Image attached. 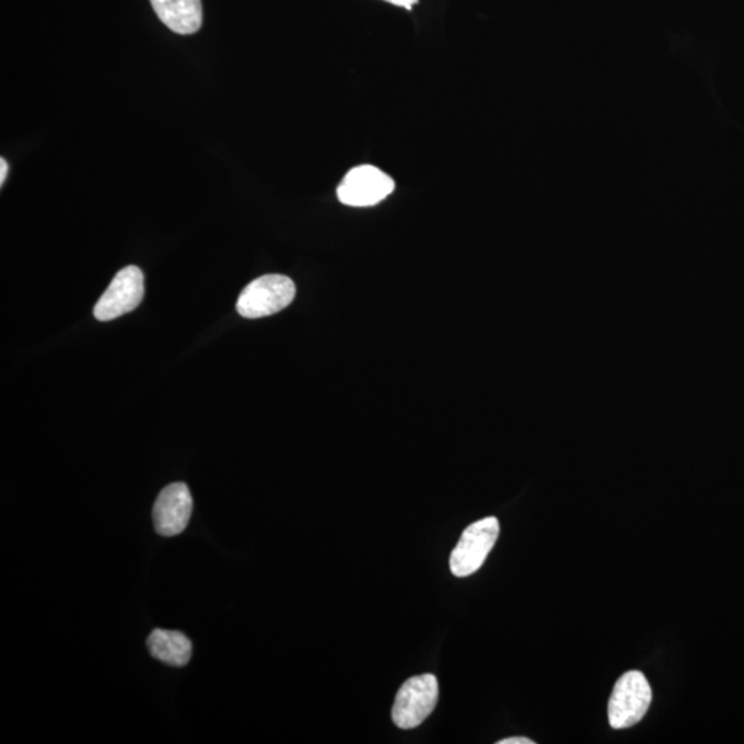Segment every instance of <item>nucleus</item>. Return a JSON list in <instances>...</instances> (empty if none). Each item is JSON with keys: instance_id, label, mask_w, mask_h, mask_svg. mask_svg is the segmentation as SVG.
Masks as SVG:
<instances>
[{"instance_id": "1", "label": "nucleus", "mask_w": 744, "mask_h": 744, "mask_svg": "<svg viewBox=\"0 0 744 744\" xmlns=\"http://www.w3.org/2000/svg\"><path fill=\"white\" fill-rule=\"evenodd\" d=\"M652 701V688L647 677L631 670L616 682L608 705L609 725L626 730L644 719Z\"/></svg>"}, {"instance_id": "2", "label": "nucleus", "mask_w": 744, "mask_h": 744, "mask_svg": "<svg viewBox=\"0 0 744 744\" xmlns=\"http://www.w3.org/2000/svg\"><path fill=\"white\" fill-rule=\"evenodd\" d=\"M295 284L283 275H265L246 286L239 297L236 310L246 318L275 315L294 301Z\"/></svg>"}, {"instance_id": "3", "label": "nucleus", "mask_w": 744, "mask_h": 744, "mask_svg": "<svg viewBox=\"0 0 744 744\" xmlns=\"http://www.w3.org/2000/svg\"><path fill=\"white\" fill-rule=\"evenodd\" d=\"M439 701V682L433 674L409 678L398 690L392 709V720L402 730L422 724Z\"/></svg>"}, {"instance_id": "4", "label": "nucleus", "mask_w": 744, "mask_h": 744, "mask_svg": "<svg viewBox=\"0 0 744 744\" xmlns=\"http://www.w3.org/2000/svg\"><path fill=\"white\" fill-rule=\"evenodd\" d=\"M499 536V521L487 518L476 521L462 534L450 558L451 572L465 578L480 570Z\"/></svg>"}, {"instance_id": "5", "label": "nucleus", "mask_w": 744, "mask_h": 744, "mask_svg": "<svg viewBox=\"0 0 744 744\" xmlns=\"http://www.w3.org/2000/svg\"><path fill=\"white\" fill-rule=\"evenodd\" d=\"M143 292V274L135 265L116 274L108 289L94 306V317L100 322L115 321L140 306Z\"/></svg>"}, {"instance_id": "6", "label": "nucleus", "mask_w": 744, "mask_h": 744, "mask_svg": "<svg viewBox=\"0 0 744 744\" xmlns=\"http://www.w3.org/2000/svg\"><path fill=\"white\" fill-rule=\"evenodd\" d=\"M395 181L374 166H359L345 175L337 195L341 204L350 207L379 205L395 190Z\"/></svg>"}, {"instance_id": "7", "label": "nucleus", "mask_w": 744, "mask_h": 744, "mask_svg": "<svg viewBox=\"0 0 744 744\" xmlns=\"http://www.w3.org/2000/svg\"><path fill=\"white\" fill-rule=\"evenodd\" d=\"M194 510V498L184 483L170 484L159 493L153 507V523L162 536H175L188 527Z\"/></svg>"}, {"instance_id": "8", "label": "nucleus", "mask_w": 744, "mask_h": 744, "mask_svg": "<svg viewBox=\"0 0 744 744\" xmlns=\"http://www.w3.org/2000/svg\"><path fill=\"white\" fill-rule=\"evenodd\" d=\"M159 20L179 35H194L204 24L201 0H151Z\"/></svg>"}, {"instance_id": "9", "label": "nucleus", "mask_w": 744, "mask_h": 744, "mask_svg": "<svg viewBox=\"0 0 744 744\" xmlns=\"http://www.w3.org/2000/svg\"><path fill=\"white\" fill-rule=\"evenodd\" d=\"M151 655L168 666L183 667L193 658V642L181 631L156 629L148 637Z\"/></svg>"}, {"instance_id": "10", "label": "nucleus", "mask_w": 744, "mask_h": 744, "mask_svg": "<svg viewBox=\"0 0 744 744\" xmlns=\"http://www.w3.org/2000/svg\"><path fill=\"white\" fill-rule=\"evenodd\" d=\"M387 3L395 4V7L411 10L414 4L418 3V0H385Z\"/></svg>"}, {"instance_id": "11", "label": "nucleus", "mask_w": 744, "mask_h": 744, "mask_svg": "<svg viewBox=\"0 0 744 744\" xmlns=\"http://www.w3.org/2000/svg\"><path fill=\"white\" fill-rule=\"evenodd\" d=\"M534 741H531L528 737H508L503 739V741H499L498 744H534Z\"/></svg>"}, {"instance_id": "12", "label": "nucleus", "mask_w": 744, "mask_h": 744, "mask_svg": "<svg viewBox=\"0 0 744 744\" xmlns=\"http://www.w3.org/2000/svg\"><path fill=\"white\" fill-rule=\"evenodd\" d=\"M9 166L4 159H0V185L4 184V179L8 177Z\"/></svg>"}]
</instances>
